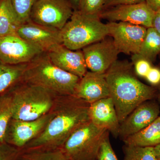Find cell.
I'll list each match as a JSON object with an SVG mask.
<instances>
[{"label": "cell", "instance_id": "cell-17", "mask_svg": "<svg viewBox=\"0 0 160 160\" xmlns=\"http://www.w3.org/2000/svg\"><path fill=\"white\" fill-rule=\"evenodd\" d=\"M73 95L90 104L110 97L105 73L87 71L80 78Z\"/></svg>", "mask_w": 160, "mask_h": 160}, {"label": "cell", "instance_id": "cell-23", "mask_svg": "<svg viewBox=\"0 0 160 160\" xmlns=\"http://www.w3.org/2000/svg\"><path fill=\"white\" fill-rule=\"evenodd\" d=\"M18 160H69L61 149L49 150H21Z\"/></svg>", "mask_w": 160, "mask_h": 160}, {"label": "cell", "instance_id": "cell-34", "mask_svg": "<svg viewBox=\"0 0 160 160\" xmlns=\"http://www.w3.org/2000/svg\"><path fill=\"white\" fill-rule=\"evenodd\" d=\"M155 155L157 160H160V144L153 147Z\"/></svg>", "mask_w": 160, "mask_h": 160}, {"label": "cell", "instance_id": "cell-30", "mask_svg": "<svg viewBox=\"0 0 160 160\" xmlns=\"http://www.w3.org/2000/svg\"><path fill=\"white\" fill-rule=\"evenodd\" d=\"M153 87H158L160 85V68L158 67H152L145 78Z\"/></svg>", "mask_w": 160, "mask_h": 160}, {"label": "cell", "instance_id": "cell-13", "mask_svg": "<svg viewBox=\"0 0 160 160\" xmlns=\"http://www.w3.org/2000/svg\"><path fill=\"white\" fill-rule=\"evenodd\" d=\"M160 114V106L156 99L143 102L120 123L118 137L123 141L149 126Z\"/></svg>", "mask_w": 160, "mask_h": 160}, {"label": "cell", "instance_id": "cell-28", "mask_svg": "<svg viewBox=\"0 0 160 160\" xmlns=\"http://www.w3.org/2000/svg\"><path fill=\"white\" fill-rule=\"evenodd\" d=\"M21 149L6 142L0 143V160H18Z\"/></svg>", "mask_w": 160, "mask_h": 160}, {"label": "cell", "instance_id": "cell-29", "mask_svg": "<svg viewBox=\"0 0 160 160\" xmlns=\"http://www.w3.org/2000/svg\"><path fill=\"white\" fill-rule=\"evenodd\" d=\"M133 63L135 73L141 77L146 78L152 67V63L147 60L133 55Z\"/></svg>", "mask_w": 160, "mask_h": 160}, {"label": "cell", "instance_id": "cell-12", "mask_svg": "<svg viewBox=\"0 0 160 160\" xmlns=\"http://www.w3.org/2000/svg\"><path fill=\"white\" fill-rule=\"evenodd\" d=\"M50 116L49 112L33 121H23L12 118L6 129L5 142L22 149L43 131Z\"/></svg>", "mask_w": 160, "mask_h": 160}, {"label": "cell", "instance_id": "cell-19", "mask_svg": "<svg viewBox=\"0 0 160 160\" xmlns=\"http://www.w3.org/2000/svg\"><path fill=\"white\" fill-rule=\"evenodd\" d=\"M28 64L9 65L0 61V95L22 82Z\"/></svg>", "mask_w": 160, "mask_h": 160}, {"label": "cell", "instance_id": "cell-22", "mask_svg": "<svg viewBox=\"0 0 160 160\" xmlns=\"http://www.w3.org/2000/svg\"><path fill=\"white\" fill-rule=\"evenodd\" d=\"M13 112L12 96L9 90L0 95V143L5 142L6 129Z\"/></svg>", "mask_w": 160, "mask_h": 160}, {"label": "cell", "instance_id": "cell-35", "mask_svg": "<svg viewBox=\"0 0 160 160\" xmlns=\"http://www.w3.org/2000/svg\"><path fill=\"white\" fill-rule=\"evenodd\" d=\"M74 10H78L81 0H71Z\"/></svg>", "mask_w": 160, "mask_h": 160}, {"label": "cell", "instance_id": "cell-11", "mask_svg": "<svg viewBox=\"0 0 160 160\" xmlns=\"http://www.w3.org/2000/svg\"><path fill=\"white\" fill-rule=\"evenodd\" d=\"M108 36L82 49L90 71L105 73L117 61L120 52L112 38Z\"/></svg>", "mask_w": 160, "mask_h": 160}, {"label": "cell", "instance_id": "cell-8", "mask_svg": "<svg viewBox=\"0 0 160 160\" xmlns=\"http://www.w3.org/2000/svg\"><path fill=\"white\" fill-rule=\"evenodd\" d=\"M107 26L109 36L120 52L133 55L139 53L147 28L124 22H109Z\"/></svg>", "mask_w": 160, "mask_h": 160}, {"label": "cell", "instance_id": "cell-9", "mask_svg": "<svg viewBox=\"0 0 160 160\" xmlns=\"http://www.w3.org/2000/svg\"><path fill=\"white\" fill-rule=\"evenodd\" d=\"M44 52L17 34L0 36V61L9 65L26 64Z\"/></svg>", "mask_w": 160, "mask_h": 160}, {"label": "cell", "instance_id": "cell-15", "mask_svg": "<svg viewBox=\"0 0 160 160\" xmlns=\"http://www.w3.org/2000/svg\"><path fill=\"white\" fill-rule=\"evenodd\" d=\"M46 53L56 66L80 78L87 72L88 69L82 49L72 50L60 44L52 47Z\"/></svg>", "mask_w": 160, "mask_h": 160}, {"label": "cell", "instance_id": "cell-21", "mask_svg": "<svg viewBox=\"0 0 160 160\" xmlns=\"http://www.w3.org/2000/svg\"><path fill=\"white\" fill-rule=\"evenodd\" d=\"M159 53L160 34L152 27L147 28L146 36L141 45L139 52L135 55L152 63Z\"/></svg>", "mask_w": 160, "mask_h": 160}, {"label": "cell", "instance_id": "cell-16", "mask_svg": "<svg viewBox=\"0 0 160 160\" xmlns=\"http://www.w3.org/2000/svg\"><path fill=\"white\" fill-rule=\"evenodd\" d=\"M89 115L90 122L95 126L106 129L115 138L119 136L120 123L111 97L90 104Z\"/></svg>", "mask_w": 160, "mask_h": 160}, {"label": "cell", "instance_id": "cell-1", "mask_svg": "<svg viewBox=\"0 0 160 160\" xmlns=\"http://www.w3.org/2000/svg\"><path fill=\"white\" fill-rule=\"evenodd\" d=\"M89 107V103L75 96H58L45 128L21 150L61 149L76 130L90 121Z\"/></svg>", "mask_w": 160, "mask_h": 160}, {"label": "cell", "instance_id": "cell-32", "mask_svg": "<svg viewBox=\"0 0 160 160\" xmlns=\"http://www.w3.org/2000/svg\"><path fill=\"white\" fill-rule=\"evenodd\" d=\"M152 27L160 34V9L155 12L152 20Z\"/></svg>", "mask_w": 160, "mask_h": 160}, {"label": "cell", "instance_id": "cell-24", "mask_svg": "<svg viewBox=\"0 0 160 160\" xmlns=\"http://www.w3.org/2000/svg\"><path fill=\"white\" fill-rule=\"evenodd\" d=\"M123 160H157L153 147L125 145L123 147Z\"/></svg>", "mask_w": 160, "mask_h": 160}, {"label": "cell", "instance_id": "cell-7", "mask_svg": "<svg viewBox=\"0 0 160 160\" xmlns=\"http://www.w3.org/2000/svg\"><path fill=\"white\" fill-rule=\"evenodd\" d=\"M74 10L71 0H38L32 9L30 21L61 30Z\"/></svg>", "mask_w": 160, "mask_h": 160}, {"label": "cell", "instance_id": "cell-10", "mask_svg": "<svg viewBox=\"0 0 160 160\" xmlns=\"http://www.w3.org/2000/svg\"><path fill=\"white\" fill-rule=\"evenodd\" d=\"M155 11L145 2L133 5H120L103 9L99 14L100 18L109 22H124L152 27Z\"/></svg>", "mask_w": 160, "mask_h": 160}, {"label": "cell", "instance_id": "cell-20", "mask_svg": "<svg viewBox=\"0 0 160 160\" xmlns=\"http://www.w3.org/2000/svg\"><path fill=\"white\" fill-rule=\"evenodd\" d=\"M21 25L11 0H0V36L17 34Z\"/></svg>", "mask_w": 160, "mask_h": 160}, {"label": "cell", "instance_id": "cell-37", "mask_svg": "<svg viewBox=\"0 0 160 160\" xmlns=\"http://www.w3.org/2000/svg\"><path fill=\"white\" fill-rule=\"evenodd\" d=\"M159 67V68H160V66H159V67ZM159 87H160V85H159V86H158V87H156V88H159Z\"/></svg>", "mask_w": 160, "mask_h": 160}, {"label": "cell", "instance_id": "cell-6", "mask_svg": "<svg viewBox=\"0 0 160 160\" xmlns=\"http://www.w3.org/2000/svg\"><path fill=\"white\" fill-rule=\"evenodd\" d=\"M107 131L89 121L76 130L61 149L69 160H97Z\"/></svg>", "mask_w": 160, "mask_h": 160}, {"label": "cell", "instance_id": "cell-36", "mask_svg": "<svg viewBox=\"0 0 160 160\" xmlns=\"http://www.w3.org/2000/svg\"><path fill=\"white\" fill-rule=\"evenodd\" d=\"M157 93L156 100H157L158 102L159 103L160 108V87L157 88Z\"/></svg>", "mask_w": 160, "mask_h": 160}, {"label": "cell", "instance_id": "cell-18", "mask_svg": "<svg viewBox=\"0 0 160 160\" xmlns=\"http://www.w3.org/2000/svg\"><path fill=\"white\" fill-rule=\"evenodd\" d=\"M125 145L138 147H154L160 144V116L141 131L128 137Z\"/></svg>", "mask_w": 160, "mask_h": 160}, {"label": "cell", "instance_id": "cell-3", "mask_svg": "<svg viewBox=\"0 0 160 160\" xmlns=\"http://www.w3.org/2000/svg\"><path fill=\"white\" fill-rule=\"evenodd\" d=\"M80 79L56 66L43 52L28 63L22 82L40 86L57 95H73Z\"/></svg>", "mask_w": 160, "mask_h": 160}, {"label": "cell", "instance_id": "cell-2", "mask_svg": "<svg viewBox=\"0 0 160 160\" xmlns=\"http://www.w3.org/2000/svg\"><path fill=\"white\" fill-rule=\"evenodd\" d=\"M127 61H117L105 73L120 123L141 103L156 99L157 89L141 82Z\"/></svg>", "mask_w": 160, "mask_h": 160}, {"label": "cell", "instance_id": "cell-27", "mask_svg": "<svg viewBox=\"0 0 160 160\" xmlns=\"http://www.w3.org/2000/svg\"><path fill=\"white\" fill-rule=\"evenodd\" d=\"M105 0H81L78 10L86 14L99 15Z\"/></svg>", "mask_w": 160, "mask_h": 160}, {"label": "cell", "instance_id": "cell-31", "mask_svg": "<svg viewBox=\"0 0 160 160\" xmlns=\"http://www.w3.org/2000/svg\"><path fill=\"white\" fill-rule=\"evenodd\" d=\"M145 2L146 0H105L103 9L120 5H133Z\"/></svg>", "mask_w": 160, "mask_h": 160}, {"label": "cell", "instance_id": "cell-4", "mask_svg": "<svg viewBox=\"0 0 160 160\" xmlns=\"http://www.w3.org/2000/svg\"><path fill=\"white\" fill-rule=\"evenodd\" d=\"M10 90L12 118L23 121H33L49 113L58 96L40 86L22 82Z\"/></svg>", "mask_w": 160, "mask_h": 160}, {"label": "cell", "instance_id": "cell-25", "mask_svg": "<svg viewBox=\"0 0 160 160\" xmlns=\"http://www.w3.org/2000/svg\"><path fill=\"white\" fill-rule=\"evenodd\" d=\"M38 1V0H11L12 7L21 24L30 21L32 9Z\"/></svg>", "mask_w": 160, "mask_h": 160}, {"label": "cell", "instance_id": "cell-5", "mask_svg": "<svg viewBox=\"0 0 160 160\" xmlns=\"http://www.w3.org/2000/svg\"><path fill=\"white\" fill-rule=\"evenodd\" d=\"M61 32L62 45L72 50H81L109 36L107 24L101 22L98 15L78 10H74Z\"/></svg>", "mask_w": 160, "mask_h": 160}, {"label": "cell", "instance_id": "cell-26", "mask_svg": "<svg viewBox=\"0 0 160 160\" xmlns=\"http://www.w3.org/2000/svg\"><path fill=\"white\" fill-rule=\"evenodd\" d=\"M109 133L107 131L103 139L98 153L97 160H119L111 146Z\"/></svg>", "mask_w": 160, "mask_h": 160}, {"label": "cell", "instance_id": "cell-33", "mask_svg": "<svg viewBox=\"0 0 160 160\" xmlns=\"http://www.w3.org/2000/svg\"><path fill=\"white\" fill-rule=\"evenodd\" d=\"M146 2L155 12L160 9V0H146Z\"/></svg>", "mask_w": 160, "mask_h": 160}, {"label": "cell", "instance_id": "cell-14", "mask_svg": "<svg viewBox=\"0 0 160 160\" xmlns=\"http://www.w3.org/2000/svg\"><path fill=\"white\" fill-rule=\"evenodd\" d=\"M17 33L45 52L57 45L62 44L61 30L42 26L31 21L21 24Z\"/></svg>", "mask_w": 160, "mask_h": 160}]
</instances>
